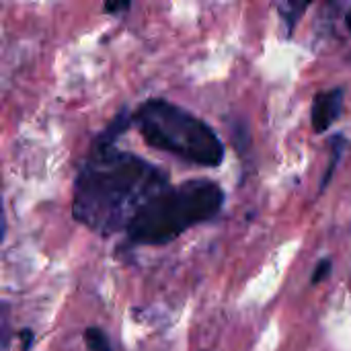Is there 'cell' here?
Segmentation results:
<instances>
[{"label":"cell","mask_w":351,"mask_h":351,"mask_svg":"<svg viewBox=\"0 0 351 351\" xmlns=\"http://www.w3.org/2000/svg\"><path fill=\"white\" fill-rule=\"evenodd\" d=\"M341 109H343V88H331L319 93L313 101V111H311L313 130L317 134L327 132L339 119Z\"/></svg>","instance_id":"4"},{"label":"cell","mask_w":351,"mask_h":351,"mask_svg":"<svg viewBox=\"0 0 351 351\" xmlns=\"http://www.w3.org/2000/svg\"><path fill=\"white\" fill-rule=\"evenodd\" d=\"M130 6H132V2H128V0H123V2H105L103 4V10L109 12V14H117L121 10H128Z\"/></svg>","instance_id":"9"},{"label":"cell","mask_w":351,"mask_h":351,"mask_svg":"<svg viewBox=\"0 0 351 351\" xmlns=\"http://www.w3.org/2000/svg\"><path fill=\"white\" fill-rule=\"evenodd\" d=\"M132 123L138 128L142 140L156 150L199 167H218L224 160V144L216 132L167 99L144 101L132 113Z\"/></svg>","instance_id":"3"},{"label":"cell","mask_w":351,"mask_h":351,"mask_svg":"<svg viewBox=\"0 0 351 351\" xmlns=\"http://www.w3.org/2000/svg\"><path fill=\"white\" fill-rule=\"evenodd\" d=\"M84 343L88 351H113L107 333L101 327H88L84 331Z\"/></svg>","instance_id":"6"},{"label":"cell","mask_w":351,"mask_h":351,"mask_svg":"<svg viewBox=\"0 0 351 351\" xmlns=\"http://www.w3.org/2000/svg\"><path fill=\"white\" fill-rule=\"evenodd\" d=\"M331 269H333L331 259H323V261H319V265H317V269H315V274H313V280H311V282H313V284L325 282V280L329 278Z\"/></svg>","instance_id":"8"},{"label":"cell","mask_w":351,"mask_h":351,"mask_svg":"<svg viewBox=\"0 0 351 351\" xmlns=\"http://www.w3.org/2000/svg\"><path fill=\"white\" fill-rule=\"evenodd\" d=\"M346 25H348V29L351 31V8L348 10V14H346Z\"/></svg>","instance_id":"12"},{"label":"cell","mask_w":351,"mask_h":351,"mask_svg":"<svg viewBox=\"0 0 351 351\" xmlns=\"http://www.w3.org/2000/svg\"><path fill=\"white\" fill-rule=\"evenodd\" d=\"M331 146H333V154H331V160H329V167H327V171H325V175H323V183H321V191L329 185V181H331V177H333V173H335V167H337V162L341 160V154H343V150H346V138L343 136H335L333 140H331Z\"/></svg>","instance_id":"7"},{"label":"cell","mask_w":351,"mask_h":351,"mask_svg":"<svg viewBox=\"0 0 351 351\" xmlns=\"http://www.w3.org/2000/svg\"><path fill=\"white\" fill-rule=\"evenodd\" d=\"M167 187L169 175L162 169L97 138L74 181L72 216L109 237L125 230L138 210Z\"/></svg>","instance_id":"1"},{"label":"cell","mask_w":351,"mask_h":351,"mask_svg":"<svg viewBox=\"0 0 351 351\" xmlns=\"http://www.w3.org/2000/svg\"><path fill=\"white\" fill-rule=\"evenodd\" d=\"M224 191L210 179H191L179 187H167L148 199L128 224V241L160 247L179 239L191 226L218 216Z\"/></svg>","instance_id":"2"},{"label":"cell","mask_w":351,"mask_h":351,"mask_svg":"<svg viewBox=\"0 0 351 351\" xmlns=\"http://www.w3.org/2000/svg\"><path fill=\"white\" fill-rule=\"evenodd\" d=\"M4 239V212H2V202H0V241Z\"/></svg>","instance_id":"11"},{"label":"cell","mask_w":351,"mask_h":351,"mask_svg":"<svg viewBox=\"0 0 351 351\" xmlns=\"http://www.w3.org/2000/svg\"><path fill=\"white\" fill-rule=\"evenodd\" d=\"M19 337H21V341H23V350L25 351L33 346V339H35V335H33V331H31V329H23V331L19 333Z\"/></svg>","instance_id":"10"},{"label":"cell","mask_w":351,"mask_h":351,"mask_svg":"<svg viewBox=\"0 0 351 351\" xmlns=\"http://www.w3.org/2000/svg\"><path fill=\"white\" fill-rule=\"evenodd\" d=\"M278 8H280L282 21L286 23V31H288V35H290V33L294 31L296 23L300 21V16L304 14V10L308 8V4H306V2H284V4H280Z\"/></svg>","instance_id":"5"}]
</instances>
